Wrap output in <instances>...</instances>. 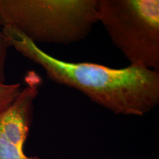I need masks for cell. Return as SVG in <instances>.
<instances>
[{
  "label": "cell",
  "instance_id": "5b68a950",
  "mask_svg": "<svg viewBox=\"0 0 159 159\" xmlns=\"http://www.w3.org/2000/svg\"><path fill=\"white\" fill-rule=\"evenodd\" d=\"M21 90L20 83H0V112L11 104Z\"/></svg>",
  "mask_w": 159,
  "mask_h": 159
},
{
  "label": "cell",
  "instance_id": "8992f818",
  "mask_svg": "<svg viewBox=\"0 0 159 159\" xmlns=\"http://www.w3.org/2000/svg\"><path fill=\"white\" fill-rule=\"evenodd\" d=\"M10 47H11L0 26V83H5L6 61Z\"/></svg>",
  "mask_w": 159,
  "mask_h": 159
},
{
  "label": "cell",
  "instance_id": "6da1fadb",
  "mask_svg": "<svg viewBox=\"0 0 159 159\" xmlns=\"http://www.w3.org/2000/svg\"><path fill=\"white\" fill-rule=\"evenodd\" d=\"M11 47L43 68L54 82L81 91L117 114L142 116L159 102L158 71L130 65L110 68L91 63H70L41 50L17 29L2 28Z\"/></svg>",
  "mask_w": 159,
  "mask_h": 159
},
{
  "label": "cell",
  "instance_id": "3957f363",
  "mask_svg": "<svg viewBox=\"0 0 159 159\" xmlns=\"http://www.w3.org/2000/svg\"><path fill=\"white\" fill-rule=\"evenodd\" d=\"M97 16L131 66L159 71V0H97Z\"/></svg>",
  "mask_w": 159,
  "mask_h": 159
},
{
  "label": "cell",
  "instance_id": "277c9868",
  "mask_svg": "<svg viewBox=\"0 0 159 159\" xmlns=\"http://www.w3.org/2000/svg\"><path fill=\"white\" fill-rule=\"evenodd\" d=\"M26 83L11 104L0 112V159H41L28 157L24 150L40 87L33 80Z\"/></svg>",
  "mask_w": 159,
  "mask_h": 159
},
{
  "label": "cell",
  "instance_id": "7a4b0ae2",
  "mask_svg": "<svg viewBox=\"0 0 159 159\" xmlns=\"http://www.w3.org/2000/svg\"><path fill=\"white\" fill-rule=\"evenodd\" d=\"M97 21V0H0V26L17 29L36 44L77 43Z\"/></svg>",
  "mask_w": 159,
  "mask_h": 159
}]
</instances>
